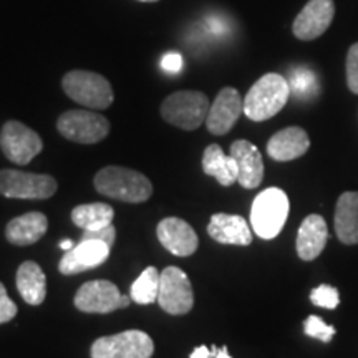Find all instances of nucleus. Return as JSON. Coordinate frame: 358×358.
Listing matches in <instances>:
<instances>
[{
    "instance_id": "obj_26",
    "label": "nucleus",
    "mask_w": 358,
    "mask_h": 358,
    "mask_svg": "<svg viewBox=\"0 0 358 358\" xmlns=\"http://www.w3.org/2000/svg\"><path fill=\"white\" fill-rule=\"evenodd\" d=\"M289 82L290 92H294L299 98L303 95H312V92L315 90V75L307 69H299L292 71V77Z\"/></svg>"
},
{
    "instance_id": "obj_14",
    "label": "nucleus",
    "mask_w": 358,
    "mask_h": 358,
    "mask_svg": "<svg viewBox=\"0 0 358 358\" xmlns=\"http://www.w3.org/2000/svg\"><path fill=\"white\" fill-rule=\"evenodd\" d=\"M111 248L98 239H80L73 249L62 257L58 268L64 275H75L101 266L110 256Z\"/></svg>"
},
{
    "instance_id": "obj_28",
    "label": "nucleus",
    "mask_w": 358,
    "mask_h": 358,
    "mask_svg": "<svg viewBox=\"0 0 358 358\" xmlns=\"http://www.w3.org/2000/svg\"><path fill=\"white\" fill-rule=\"evenodd\" d=\"M310 301L313 306L334 310V308H337L340 303V294L337 289L332 287V285L322 284V285H319V287H315L312 290Z\"/></svg>"
},
{
    "instance_id": "obj_7",
    "label": "nucleus",
    "mask_w": 358,
    "mask_h": 358,
    "mask_svg": "<svg viewBox=\"0 0 358 358\" xmlns=\"http://www.w3.org/2000/svg\"><path fill=\"white\" fill-rule=\"evenodd\" d=\"M58 189L48 174L25 173L19 169H0V194L12 199H48Z\"/></svg>"
},
{
    "instance_id": "obj_34",
    "label": "nucleus",
    "mask_w": 358,
    "mask_h": 358,
    "mask_svg": "<svg viewBox=\"0 0 358 358\" xmlns=\"http://www.w3.org/2000/svg\"><path fill=\"white\" fill-rule=\"evenodd\" d=\"M60 248L64 249V250H66V252H69V250H71V249L75 248V244L71 243L70 239H65V241H62V243H60Z\"/></svg>"
},
{
    "instance_id": "obj_11",
    "label": "nucleus",
    "mask_w": 358,
    "mask_h": 358,
    "mask_svg": "<svg viewBox=\"0 0 358 358\" xmlns=\"http://www.w3.org/2000/svg\"><path fill=\"white\" fill-rule=\"evenodd\" d=\"M73 303L85 313H110L123 308V295L113 282L92 280L78 289Z\"/></svg>"
},
{
    "instance_id": "obj_17",
    "label": "nucleus",
    "mask_w": 358,
    "mask_h": 358,
    "mask_svg": "<svg viewBox=\"0 0 358 358\" xmlns=\"http://www.w3.org/2000/svg\"><path fill=\"white\" fill-rule=\"evenodd\" d=\"M208 234L221 244L249 245L252 243V229L248 221L237 214H214L208 224Z\"/></svg>"
},
{
    "instance_id": "obj_1",
    "label": "nucleus",
    "mask_w": 358,
    "mask_h": 358,
    "mask_svg": "<svg viewBox=\"0 0 358 358\" xmlns=\"http://www.w3.org/2000/svg\"><path fill=\"white\" fill-rule=\"evenodd\" d=\"M95 187L100 194L123 203H145L153 194V185L143 173L122 166H106L95 176Z\"/></svg>"
},
{
    "instance_id": "obj_10",
    "label": "nucleus",
    "mask_w": 358,
    "mask_h": 358,
    "mask_svg": "<svg viewBox=\"0 0 358 358\" xmlns=\"http://www.w3.org/2000/svg\"><path fill=\"white\" fill-rule=\"evenodd\" d=\"M0 148L8 161L15 164H29L35 156L42 153L43 141L34 129L24 123L10 120L0 131Z\"/></svg>"
},
{
    "instance_id": "obj_23",
    "label": "nucleus",
    "mask_w": 358,
    "mask_h": 358,
    "mask_svg": "<svg viewBox=\"0 0 358 358\" xmlns=\"http://www.w3.org/2000/svg\"><path fill=\"white\" fill-rule=\"evenodd\" d=\"M203 171L213 176L221 186H232L239 176L237 163L231 155H226L219 145H209L203 155Z\"/></svg>"
},
{
    "instance_id": "obj_2",
    "label": "nucleus",
    "mask_w": 358,
    "mask_h": 358,
    "mask_svg": "<svg viewBox=\"0 0 358 358\" xmlns=\"http://www.w3.org/2000/svg\"><path fill=\"white\" fill-rule=\"evenodd\" d=\"M290 87L279 73H266L250 87L244 98V115L252 122H266L287 105Z\"/></svg>"
},
{
    "instance_id": "obj_31",
    "label": "nucleus",
    "mask_w": 358,
    "mask_h": 358,
    "mask_svg": "<svg viewBox=\"0 0 358 358\" xmlns=\"http://www.w3.org/2000/svg\"><path fill=\"white\" fill-rule=\"evenodd\" d=\"M82 239H98L108 244L110 248H113V243L116 239V229L113 224H110V226H105L96 231H83Z\"/></svg>"
},
{
    "instance_id": "obj_20",
    "label": "nucleus",
    "mask_w": 358,
    "mask_h": 358,
    "mask_svg": "<svg viewBox=\"0 0 358 358\" xmlns=\"http://www.w3.org/2000/svg\"><path fill=\"white\" fill-rule=\"evenodd\" d=\"M47 229L48 219L43 213H27L7 224L6 237L13 245H30L42 239Z\"/></svg>"
},
{
    "instance_id": "obj_15",
    "label": "nucleus",
    "mask_w": 358,
    "mask_h": 358,
    "mask_svg": "<svg viewBox=\"0 0 358 358\" xmlns=\"http://www.w3.org/2000/svg\"><path fill=\"white\" fill-rule=\"evenodd\" d=\"M156 234L161 245L178 257H189L198 250V234L179 217L163 219L156 227Z\"/></svg>"
},
{
    "instance_id": "obj_35",
    "label": "nucleus",
    "mask_w": 358,
    "mask_h": 358,
    "mask_svg": "<svg viewBox=\"0 0 358 358\" xmlns=\"http://www.w3.org/2000/svg\"><path fill=\"white\" fill-rule=\"evenodd\" d=\"M217 358H232L229 355V352H227V347H221L217 350Z\"/></svg>"
},
{
    "instance_id": "obj_27",
    "label": "nucleus",
    "mask_w": 358,
    "mask_h": 358,
    "mask_svg": "<svg viewBox=\"0 0 358 358\" xmlns=\"http://www.w3.org/2000/svg\"><path fill=\"white\" fill-rule=\"evenodd\" d=\"M303 332L308 337L320 340V342L329 343L332 342L334 335H335V327L325 324L324 319L317 315H308L306 322H303Z\"/></svg>"
},
{
    "instance_id": "obj_24",
    "label": "nucleus",
    "mask_w": 358,
    "mask_h": 358,
    "mask_svg": "<svg viewBox=\"0 0 358 358\" xmlns=\"http://www.w3.org/2000/svg\"><path fill=\"white\" fill-rule=\"evenodd\" d=\"M113 208L105 203L82 204L71 211V221L83 231H96L113 224Z\"/></svg>"
},
{
    "instance_id": "obj_18",
    "label": "nucleus",
    "mask_w": 358,
    "mask_h": 358,
    "mask_svg": "<svg viewBox=\"0 0 358 358\" xmlns=\"http://www.w3.org/2000/svg\"><path fill=\"white\" fill-rule=\"evenodd\" d=\"M310 148V140L306 129L289 127L277 131L267 143V155L274 161L284 163L303 156Z\"/></svg>"
},
{
    "instance_id": "obj_6",
    "label": "nucleus",
    "mask_w": 358,
    "mask_h": 358,
    "mask_svg": "<svg viewBox=\"0 0 358 358\" xmlns=\"http://www.w3.org/2000/svg\"><path fill=\"white\" fill-rule=\"evenodd\" d=\"M57 129L69 141L95 145L108 136L110 122L103 115L88 110H70L58 118Z\"/></svg>"
},
{
    "instance_id": "obj_29",
    "label": "nucleus",
    "mask_w": 358,
    "mask_h": 358,
    "mask_svg": "<svg viewBox=\"0 0 358 358\" xmlns=\"http://www.w3.org/2000/svg\"><path fill=\"white\" fill-rule=\"evenodd\" d=\"M347 85L352 93L358 95V42L347 53Z\"/></svg>"
},
{
    "instance_id": "obj_36",
    "label": "nucleus",
    "mask_w": 358,
    "mask_h": 358,
    "mask_svg": "<svg viewBox=\"0 0 358 358\" xmlns=\"http://www.w3.org/2000/svg\"><path fill=\"white\" fill-rule=\"evenodd\" d=\"M138 2H146V3H153V2H159V0H138Z\"/></svg>"
},
{
    "instance_id": "obj_19",
    "label": "nucleus",
    "mask_w": 358,
    "mask_h": 358,
    "mask_svg": "<svg viewBox=\"0 0 358 358\" xmlns=\"http://www.w3.org/2000/svg\"><path fill=\"white\" fill-rule=\"evenodd\" d=\"M329 241V227L319 214H310L303 219L297 234V254L302 261H313L325 249Z\"/></svg>"
},
{
    "instance_id": "obj_32",
    "label": "nucleus",
    "mask_w": 358,
    "mask_h": 358,
    "mask_svg": "<svg viewBox=\"0 0 358 358\" xmlns=\"http://www.w3.org/2000/svg\"><path fill=\"white\" fill-rule=\"evenodd\" d=\"M161 66H163V70L169 71V73H178V71H181L182 69V57L174 52L166 53V55L163 57V60H161Z\"/></svg>"
},
{
    "instance_id": "obj_9",
    "label": "nucleus",
    "mask_w": 358,
    "mask_h": 358,
    "mask_svg": "<svg viewBox=\"0 0 358 358\" xmlns=\"http://www.w3.org/2000/svg\"><path fill=\"white\" fill-rule=\"evenodd\" d=\"M158 303L171 315H185L191 310L194 306V292L185 271L169 266L161 272Z\"/></svg>"
},
{
    "instance_id": "obj_5",
    "label": "nucleus",
    "mask_w": 358,
    "mask_h": 358,
    "mask_svg": "<svg viewBox=\"0 0 358 358\" xmlns=\"http://www.w3.org/2000/svg\"><path fill=\"white\" fill-rule=\"evenodd\" d=\"M209 105L208 96L203 92H185L171 93L161 105V116L164 122L173 127L186 129V131H194L201 124L206 123L208 118Z\"/></svg>"
},
{
    "instance_id": "obj_21",
    "label": "nucleus",
    "mask_w": 358,
    "mask_h": 358,
    "mask_svg": "<svg viewBox=\"0 0 358 358\" xmlns=\"http://www.w3.org/2000/svg\"><path fill=\"white\" fill-rule=\"evenodd\" d=\"M335 232L340 243L358 244V192L347 191L340 196L335 208Z\"/></svg>"
},
{
    "instance_id": "obj_16",
    "label": "nucleus",
    "mask_w": 358,
    "mask_h": 358,
    "mask_svg": "<svg viewBox=\"0 0 358 358\" xmlns=\"http://www.w3.org/2000/svg\"><path fill=\"white\" fill-rule=\"evenodd\" d=\"M239 169L237 182L245 189H256L264 179V161L261 151L248 140H237L231 145V153Z\"/></svg>"
},
{
    "instance_id": "obj_30",
    "label": "nucleus",
    "mask_w": 358,
    "mask_h": 358,
    "mask_svg": "<svg viewBox=\"0 0 358 358\" xmlns=\"http://www.w3.org/2000/svg\"><path fill=\"white\" fill-rule=\"evenodd\" d=\"M17 310H19V308H17L15 302L8 297L6 287H3V284L0 282V325L10 322L13 317L17 315Z\"/></svg>"
},
{
    "instance_id": "obj_8",
    "label": "nucleus",
    "mask_w": 358,
    "mask_h": 358,
    "mask_svg": "<svg viewBox=\"0 0 358 358\" xmlns=\"http://www.w3.org/2000/svg\"><path fill=\"white\" fill-rule=\"evenodd\" d=\"M90 353L92 358H151L155 343L146 332L127 330L95 340Z\"/></svg>"
},
{
    "instance_id": "obj_22",
    "label": "nucleus",
    "mask_w": 358,
    "mask_h": 358,
    "mask_svg": "<svg viewBox=\"0 0 358 358\" xmlns=\"http://www.w3.org/2000/svg\"><path fill=\"white\" fill-rule=\"evenodd\" d=\"M17 290L30 306H40L47 297V279L42 267L34 261L20 264L17 271Z\"/></svg>"
},
{
    "instance_id": "obj_4",
    "label": "nucleus",
    "mask_w": 358,
    "mask_h": 358,
    "mask_svg": "<svg viewBox=\"0 0 358 358\" xmlns=\"http://www.w3.org/2000/svg\"><path fill=\"white\" fill-rule=\"evenodd\" d=\"M71 100L93 110H106L115 100L113 88L103 75L88 70H71L62 80Z\"/></svg>"
},
{
    "instance_id": "obj_13",
    "label": "nucleus",
    "mask_w": 358,
    "mask_h": 358,
    "mask_svg": "<svg viewBox=\"0 0 358 358\" xmlns=\"http://www.w3.org/2000/svg\"><path fill=\"white\" fill-rule=\"evenodd\" d=\"M241 113H244V98L236 88L226 87L217 93L216 100L209 108L206 127L208 131L222 136L229 133L239 120Z\"/></svg>"
},
{
    "instance_id": "obj_25",
    "label": "nucleus",
    "mask_w": 358,
    "mask_h": 358,
    "mask_svg": "<svg viewBox=\"0 0 358 358\" xmlns=\"http://www.w3.org/2000/svg\"><path fill=\"white\" fill-rule=\"evenodd\" d=\"M159 277L161 272L158 268L150 266L141 272V275L133 282L131 297L133 302L140 303V306H150V303L158 302V294H159Z\"/></svg>"
},
{
    "instance_id": "obj_3",
    "label": "nucleus",
    "mask_w": 358,
    "mask_h": 358,
    "mask_svg": "<svg viewBox=\"0 0 358 358\" xmlns=\"http://www.w3.org/2000/svg\"><path fill=\"white\" fill-rule=\"evenodd\" d=\"M290 203L279 187H267L256 196L250 208V227L261 239H274L284 229Z\"/></svg>"
},
{
    "instance_id": "obj_12",
    "label": "nucleus",
    "mask_w": 358,
    "mask_h": 358,
    "mask_svg": "<svg viewBox=\"0 0 358 358\" xmlns=\"http://www.w3.org/2000/svg\"><path fill=\"white\" fill-rule=\"evenodd\" d=\"M335 17L334 0H308L295 17L292 32L299 40L310 42L324 35Z\"/></svg>"
},
{
    "instance_id": "obj_33",
    "label": "nucleus",
    "mask_w": 358,
    "mask_h": 358,
    "mask_svg": "<svg viewBox=\"0 0 358 358\" xmlns=\"http://www.w3.org/2000/svg\"><path fill=\"white\" fill-rule=\"evenodd\" d=\"M217 350L219 348L214 345L211 348H208L206 345H201L191 352L189 358H217Z\"/></svg>"
}]
</instances>
